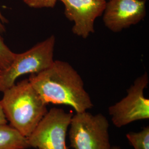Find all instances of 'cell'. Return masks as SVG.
Instances as JSON below:
<instances>
[{
    "instance_id": "cell-9",
    "label": "cell",
    "mask_w": 149,
    "mask_h": 149,
    "mask_svg": "<svg viewBox=\"0 0 149 149\" xmlns=\"http://www.w3.org/2000/svg\"><path fill=\"white\" fill-rule=\"evenodd\" d=\"M27 138L7 124L0 125V149H27Z\"/></svg>"
},
{
    "instance_id": "cell-10",
    "label": "cell",
    "mask_w": 149,
    "mask_h": 149,
    "mask_svg": "<svg viewBox=\"0 0 149 149\" xmlns=\"http://www.w3.org/2000/svg\"><path fill=\"white\" fill-rule=\"evenodd\" d=\"M126 137L134 149H149V126L138 132H129Z\"/></svg>"
},
{
    "instance_id": "cell-11",
    "label": "cell",
    "mask_w": 149,
    "mask_h": 149,
    "mask_svg": "<svg viewBox=\"0 0 149 149\" xmlns=\"http://www.w3.org/2000/svg\"><path fill=\"white\" fill-rule=\"evenodd\" d=\"M16 53H13L4 42L0 36V69L2 71L6 69L15 59Z\"/></svg>"
},
{
    "instance_id": "cell-7",
    "label": "cell",
    "mask_w": 149,
    "mask_h": 149,
    "mask_svg": "<svg viewBox=\"0 0 149 149\" xmlns=\"http://www.w3.org/2000/svg\"><path fill=\"white\" fill-rule=\"evenodd\" d=\"M65 6V15L74 23L72 32L86 39L95 33V22L103 13L106 0H58Z\"/></svg>"
},
{
    "instance_id": "cell-4",
    "label": "cell",
    "mask_w": 149,
    "mask_h": 149,
    "mask_svg": "<svg viewBox=\"0 0 149 149\" xmlns=\"http://www.w3.org/2000/svg\"><path fill=\"white\" fill-rule=\"evenodd\" d=\"M70 146L74 149H111L109 123L101 113H76L70 125Z\"/></svg>"
},
{
    "instance_id": "cell-5",
    "label": "cell",
    "mask_w": 149,
    "mask_h": 149,
    "mask_svg": "<svg viewBox=\"0 0 149 149\" xmlns=\"http://www.w3.org/2000/svg\"><path fill=\"white\" fill-rule=\"evenodd\" d=\"M71 112L53 108L48 111L37 127L27 138L29 148L38 149H68L66 138Z\"/></svg>"
},
{
    "instance_id": "cell-18",
    "label": "cell",
    "mask_w": 149,
    "mask_h": 149,
    "mask_svg": "<svg viewBox=\"0 0 149 149\" xmlns=\"http://www.w3.org/2000/svg\"><path fill=\"white\" fill-rule=\"evenodd\" d=\"M106 1H108V0H106Z\"/></svg>"
},
{
    "instance_id": "cell-6",
    "label": "cell",
    "mask_w": 149,
    "mask_h": 149,
    "mask_svg": "<svg viewBox=\"0 0 149 149\" xmlns=\"http://www.w3.org/2000/svg\"><path fill=\"white\" fill-rule=\"evenodd\" d=\"M149 82L148 74L145 72L134 81L128 88L127 96L109 107V114L114 126L122 128L132 123L149 119V100L144 96Z\"/></svg>"
},
{
    "instance_id": "cell-2",
    "label": "cell",
    "mask_w": 149,
    "mask_h": 149,
    "mask_svg": "<svg viewBox=\"0 0 149 149\" xmlns=\"http://www.w3.org/2000/svg\"><path fill=\"white\" fill-rule=\"evenodd\" d=\"M3 93L0 103L7 122L28 138L48 112L47 104L28 79L15 84Z\"/></svg>"
},
{
    "instance_id": "cell-16",
    "label": "cell",
    "mask_w": 149,
    "mask_h": 149,
    "mask_svg": "<svg viewBox=\"0 0 149 149\" xmlns=\"http://www.w3.org/2000/svg\"><path fill=\"white\" fill-rule=\"evenodd\" d=\"M1 72H2V70H1V69H0V74H1Z\"/></svg>"
},
{
    "instance_id": "cell-17",
    "label": "cell",
    "mask_w": 149,
    "mask_h": 149,
    "mask_svg": "<svg viewBox=\"0 0 149 149\" xmlns=\"http://www.w3.org/2000/svg\"><path fill=\"white\" fill-rule=\"evenodd\" d=\"M143 1H146V0H143Z\"/></svg>"
},
{
    "instance_id": "cell-13",
    "label": "cell",
    "mask_w": 149,
    "mask_h": 149,
    "mask_svg": "<svg viewBox=\"0 0 149 149\" xmlns=\"http://www.w3.org/2000/svg\"><path fill=\"white\" fill-rule=\"evenodd\" d=\"M7 22V20L3 16L1 12L0 11V32L2 33L5 31V24Z\"/></svg>"
},
{
    "instance_id": "cell-12",
    "label": "cell",
    "mask_w": 149,
    "mask_h": 149,
    "mask_svg": "<svg viewBox=\"0 0 149 149\" xmlns=\"http://www.w3.org/2000/svg\"><path fill=\"white\" fill-rule=\"evenodd\" d=\"M30 7L36 8H53L58 0H23Z\"/></svg>"
},
{
    "instance_id": "cell-8",
    "label": "cell",
    "mask_w": 149,
    "mask_h": 149,
    "mask_svg": "<svg viewBox=\"0 0 149 149\" xmlns=\"http://www.w3.org/2000/svg\"><path fill=\"white\" fill-rule=\"evenodd\" d=\"M146 14L145 1L108 0L103 13V21L108 29L118 33L138 24Z\"/></svg>"
},
{
    "instance_id": "cell-1",
    "label": "cell",
    "mask_w": 149,
    "mask_h": 149,
    "mask_svg": "<svg viewBox=\"0 0 149 149\" xmlns=\"http://www.w3.org/2000/svg\"><path fill=\"white\" fill-rule=\"evenodd\" d=\"M28 80L47 104L69 106L76 113L93 107L82 77L68 62L54 60L46 69L31 74Z\"/></svg>"
},
{
    "instance_id": "cell-14",
    "label": "cell",
    "mask_w": 149,
    "mask_h": 149,
    "mask_svg": "<svg viewBox=\"0 0 149 149\" xmlns=\"http://www.w3.org/2000/svg\"><path fill=\"white\" fill-rule=\"evenodd\" d=\"M7 123V120L5 117V115L2 110V107L0 103V125L6 124Z\"/></svg>"
},
{
    "instance_id": "cell-15",
    "label": "cell",
    "mask_w": 149,
    "mask_h": 149,
    "mask_svg": "<svg viewBox=\"0 0 149 149\" xmlns=\"http://www.w3.org/2000/svg\"><path fill=\"white\" fill-rule=\"evenodd\" d=\"M111 149H120L118 146H112Z\"/></svg>"
},
{
    "instance_id": "cell-3",
    "label": "cell",
    "mask_w": 149,
    "mask_h": 149,
    "mask_svg": "<svg viewBox=\"0 0 149 149\" xmlns=\"http://www.w3.org/2000/svg\"><path fill=\"white\" fill-rule=\"evenodd\" d=\"M55 37L52 35L26 52L16 54L11 65L0 74V92L15 85L24 74H37L53 63Z\"/></svg>"
}]
</instances>
